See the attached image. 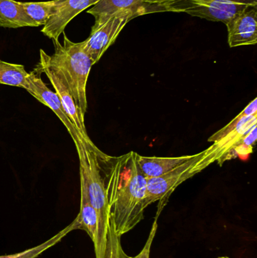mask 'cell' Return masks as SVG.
<instances>
[{"mask_svg": "<svg viewBox=\"0 0 257 258\" xmlns=\"http://www.w3.org/2000/svg\"><path fill=\"white\" fill-rule=\"evenodd\" d=\"M137 156V153L130 152L116 158L107 175L110 217L121 236L144 218L146 178L139 168Z\"/></svg>", "mask_w": 257, "mask_h": 258, "instance_id": "1", "label": "cell"}, {"mask_svg": "<svg viewBox=\"0 0 257 258\" xmlns=\"http://www.w3.org/2000/svg\"><path fill=\"white\" fill-rule=\"evenodd\" d=\"M63 34L62 45L58 40H53L54 54L48 55L40 49L39 60L61 72L77 106L84 116L88 110L86 87L93 62L84 49L83 41L73 42L68 39L64 32Z\"/></svg>", "mask_w": 257, "mask_h": 258, "instance_id": "2", "label": "cell"}, {"mask_svg": "<svg viewBox=\"0 0 257 258\" xmlns=\"http://www.w3.org/2000/svg\"><path fill=\"white\" fill-rule=\"evenodd\" d=\"M75 146L79 159L81 191L98 214V238L94 245L95 256L104 258L110 215L107 187L101 174L100 158L95 151L87 148L82 141L75 143Z\"/></svg>", "mask_w": 257, "mask_h": 258, "instance_id": "3", "label": "cell"}, {"mask_svg": "<svg viewBox=\"0 0 257 258\" xmlns=\"http://www.w3.org/2000/svg\"><path fill=\"white\" fill-rule=\"evenodd\" d=\"M248 6H257V0H144L141 15L174 12L226 24L234 15Z\"/></svg>", "mask_w": 257, "mask_h": 258, "instance_id": "4", "label": "cell"}, {"mask_svg": "<svg viewBox=\"0 0 257 258\" xmlns=\"http://www.w3.org/2000/svg\"><path fill=\"white\" fill-rule=\"evenodd\" d=\"M36 68L42 73L46 75L49 81L51 82L54 89H55L56 94L60 98L62 105L64 108L65 111L67 113L69 119L73 124L74 126L81 134L83 141L85 143V146L89 150H93L99 156L101 159H105L107 158L104 153H103L92 142V140L88 135L84 125V116L81 113V110L78 108L71 94L70 89L66 83V79L63 77L60 71L56 68H52L49 65L39 60Z\"/></svg>", "mask_w": 257, "mask_h": 258, "instance_id": "5", "label": "cell"}, {"mask_svg": "<svg viewBox=\"0 0 257 258\" xmlns=\"http://www.w3.org/2000/svg\"><path fill=\"white\" fill-rule=\"evenodd\" d=\"M135 14L131 12L117 14L98 25H93L90 36L83 41L84 49L92 59L93 64L101 60L107 49L114 43L121 31L134 18Z\"/></svg>", "mask_w": 257, "mask_h": 258, "instance_id": "6", "label": "cell"}, {"mask_svg": "<svg viewBox=\"0 0 257 258\" xmlns=\"http://www.w3.org/2000/svg\"><path fill=\"white\" fill-rule=\"evenodd\" d=\"M202 153L201 152L193 155L191 159L160 177L146 179L145 208L146 209L149 205L158 201L160 202L159 205L164 206L177 187L195 175L192 169L202 157Z\"/></svg>", "mask_w": 257, "mask_h": 258, "instance_id": "7", "label": "cell"}, {"mask_svg": "<svg viewBox=\"0 0 257 258\" xmlns=\"http://www.w3.org/2000/svg\"><path fill=\"white\" fill-rule=\"evenodd\" d=\"M256 123L257 114L247 116L236 128L215 141L209 148L202 152L203 153L202 157L193 166L192 172L196 175L214 162H218L219 165L221 166L223 158L235 147L237 143L241 141L250 129L256 125Z\"/></svg>", "mask_w": 257, "mask_h": 258, "instance_id": "8", "label": "cell"}, {"mask_svg": "<svg viewBox=\"0 0 257 258\" xmlns=\"http://www.w3.org/2000/svg\"><path fill=\"white\" fill-rule=\"evenodd\" d=\"M42 74V73L36 67L32 72L28 73L27 78V87L26 90L32 96L37 99V101L51 109L55 113L56 116L67 129L74 144L80 141H82L84 143L81 134L69 119L56 92H52L51 89H48V86L42 81L41 77Z\"/></svg>", "mask_w": 257, "mask_h": 258, "instance_id": "9", "label": "cell"}, {"mask_svg": "<svg viewBox=\"0 0 257 258\" xmlns=\"http://www.w3.org/2000/svg\"><path fill=\"white\" fill-rule=\"evenodd\" d=\"M257 6H248L234 15L226 23L230 48L256 45Z\"/></svg>", "mask_w": 257, "mask_h": 258, "instance_id": "10", "label": "cell"}, {"mask_svg": "<svg viewBox=\"0 0 257 258\" xmlns=\"http://www.w3.org/2000/svg\"><path fill=\"white\" fill-rule=\"evenodd\" d=\"M100 0H58L55 13L48 20L42 33L52 40H58L67 24L78 14Z\"/></svg>", "mask_w": 257, "mask_h": 258, "instance_id": "11", "label": "cell"}, {"mask_svg": "<svg viewBox=\"0 0 257 258\" xmlns=\"http://www.w3.org/2000/svg\"><path fill=\"white\" fill-rule=\"evenodd\" d=\"M144 0H100L87 11L95 18V24L98 25L117 14L131 12L141 16L142 6Z\"/></svg>", "mask_w": 257, "mask_h": 258, "instance_id": "12", "label": "cell"}, {"mask_svg": "<svg viewBox=\"0 0 257 258\" xmlns=\"http://www.w3.org/2000/svg\"><path fill=\"white\" fill-rule=\"evenodd\" d=\"M192 157L193 155L179 157H148L137 154V162L142 174L146 179H150L160 177L166 174L178 165L187 162Z\"/></svg>", "mask_w": 257, "mask_h": 258, "instance_id": "13", "label": "cell"}, {"mask_svg": "<svg viewBox=\"0 0 257 258\" xmlns=\"http://www.w3.org/2000/svg\"><path fill=\"white\" fill-rule=\"evenodd\" d=\"M0 27L16 29L37 26L26 13L21 2L0 0Z\"/></svg>", "mask_w": 257, "mask_h": 258, "instance_id": "14", "label": "cell"}, {"mask_svg": "<svg viewBox=\"0 0 257 258\" xmlns=\"http://www.w3.org/2000/svg\"><path fill=\"white\" fill-rule=\"evenodd\" d=\"M75 221L76 224V230H82L85 231L95 245L98 238V214L95 209L92 207L85 194L82 191H81L79 213L75 218Z\"/></svg>", "mask_w": 257, "mask_h": 258, "instance_id": "15", "label": "cell"}, {"mask_svg": "<svg viewBox=\"0 0 257 258\" xmlns=\"http://www.w3.org/2000/svg\"><path fill=\"white\" fill-rule=\"evenodd\" d=\"M27 76L24 65L0 60V85L27 89Z\"/></svg>", "mask_w": 257, "mask_h": 258, "instance_id": "16", "label": "cell"}, {"mask_svg": "<svg viewBox=\"0 0 257 258\" xmlns=\"http://www.w3.org/2000/svg\"><path fill=\"white\" fill-rule=\"evenodd\" d=\"M26 13L36 23V26L45 25L48 20L55 13L58 0L39 3H21Z\"/></svg>", "mask_w": 257, "mask_h": 258, "instance_id": "17", "label": "cell"}, {"mask_svg": "<svg viewBox=\"0 0 257 258\" xmlns=\"http://www.w3.org/2000/svg\"><path fill=\"white\" fill-rule=\"evenodd\" d=\"M76 230V224L75 220L71 223L70 224L65 227L64 229L59 232L57 234L54 235L53 237L48 240L45 241L43 243L37 245L36 247L29 248L25 251H21L19 253H15L13 254H9V255L0 256V258H36L40 255L44 251L48 250V248L54 246L56 244L60 242L66 235L69 234L72 230Z\"/></svg>", "mask_w": 257, "mask_h": 258, "instance_id": "18", "label": "cell"}, {"mask_svg": "<svg viewBox=\"0 0 257 258\" xmlns=\"http://www.w3.org/2000/svg\"><path fill=\"white\" fill-rule=\"evenodd\" d=\"M257 138V127L254 125L244 138L237 143L235 147L223 158L221 162V166L226 161L230 160L238 156H245L253 152V146L256 144Z\"/></svg>", "mask_w": 257, "mask_h": 258, "instance_id": "19", "label": "cell"}, {"mask_svg": "<svg viewBox=\"0 0 257 258\" xmlns=\"http://www.w3.org/2000/svg\"><path fill=\"white\" fill-rule=\"evenodd\" d=\"M104 258H130L122 248L121 236L116 232L114 221L110 217Z\"/></svg>", "mask_w": 257, "mask_h": 258, "instance_id": "20", "label": "cell"}, {"mask_svg": "<svg viewBox=\"0 0 257 258\" xmlns=\"http://www.w3.org/2000/svg\"><path fill=\"white\" fill-rule=\"evenodd\" d=\"M257 114V98H255L251 102L249 103L248 105L238 115L235 116L229 123H228L226 126L219 130L218 132L214 133L212 136L208 138L209 142H215L218 141L220 138H223L225 135H227L229 132L233 131L237 128L243 120L247 116L250 115Z\"/></svg>", "mask_w": 257, "mask_h": 258, "instance_id": "21", "label": "cell"}, {"mask_svg": "<svg viewBox=\"0 0 257 258\" xmlns=\"http://www.w3.org/2000/svg\"><path fill=\"white\" fill-rule=\"evenodd\" d=\"M158 215L155 217V221L152 224V228H151L150 233H149V237H148L147 241L145 244L142 251L137 254L135 257H130V258H149L150 256L151 247H152V242L155 239V234H156L157 229H158Z\"/></svg>", "mask_w": 257, "mask_h": 258, "instance_id": "22", "label": "cell"}, {"mask_svg": "<svg viewBox=\"0 0 257 258\" xmlns=\"http://www.w3.org/2000/svg\"><path fill=\"white\" fill-rule=\"evenodd\" d=\"M218 258H230V257H226V256H224V257H219Z\"/></svg>", "mask_w": 257, "mask_h": 258, "instance_id": "23", "label": "cell"}]
</instances>
